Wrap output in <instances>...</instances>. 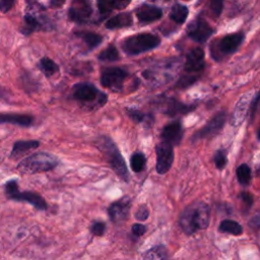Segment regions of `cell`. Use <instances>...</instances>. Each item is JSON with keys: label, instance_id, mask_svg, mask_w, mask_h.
Here are the masks:
<instances>
[{"label": "cell", "instance_id": "1", "mask_svg": "<svg viewBox=\"0 0 260 260\" xmlns=\"http://www.w3.org/2000/svg\"><path fill=\"white\" fill-rule=\"evenodd\" d=\"M210 209L202 201L189 204L184 208L179 216V224L182 231L190 236L199 230H205L209 224Z\"/></svg>", "mask_w": 260, "mask_h": 260}, {"label": "cell", "instance_id": "2", "mask_svg": "<svg viewBox=\"0 0 260 260\" xmlns=\"http://www.w3.org/2000/svg\"><path fill=\"white\" fill-rule=\"evenodd\" d=\"M96 145L104 154L109 166L114 172L125 182L129 181V172L126 162L117 147L116 143L107 135H103L98 138Z\"/></svg>", "mask_w": 260, "mask_h": 260}, {"label": "cell", "instance_id": "3", "mask_svg": "<svg viewBox=\"0 0 260 260\" xmlns=\"http://www.w3.org/2000/svg\"><path fill=\"white\" fill-rule=\"evenodd\" d=\"M59 159L52 153L41 151L35 152L19 161L16 169L20 174L31 175L42 172H48L56 168Z\"/></svg>", "mask_w": 260, "mask_h": 260}, {"label": "cell", "instance_id": "4", "mask_svg": "<svg viewBox=\"0 0 260 260\" xmlns=\"http://www.w3.org/2000/svg\"><path fill=\"white\" fill-rule=\"evenodd\" d=\"M160 44V39L150 32H141L127 37L121 42V48L127 55H138L150 51Z\"/></svg>", "mask_w": 260, "mask_h": 260}, {"label": "cell", "instance_id": "5", "mask_svg": "<svg viewBox=\"0 0 260 260\" xmlns=\"http://www.w3.org/2000/svg\"><path fill=\"white\" fill-rule=\"evenodd\" d=\"M4 190H5L6 197L9 199L27 202L39 210H47V208H48V205H47L45 199L38 193L31 192V191H24V192L19 191L18 184H17L16 180L8 181L5 184Z\"/></svg>", "mask_w": 260, "mask_h": 260}, {"label": "cell", "instance_id": "6", "mask_svg": "<svg viewBox=\"0 0 260 260\" xmlns=\"http://www.w3.org/2000/svg\"><path fill=\"white\" fill-rule=\"evenodd\" d=\"M73 98L84 104H96L103 106L107 103V95L89 82H78L72 88Z\"/></svg>", "mask_w": 260, "mask_h": 260}, {"label": "cell", "instance_id": "7", "mask_svg": "<svg viewBox=\"0 0 260 260\" xmlns=\"http://www.w3.org/2000/svg\"><path fill=\"white\" fill-rule=\"evenodd\" d=\"M243 39L244 35L242 32L226 35L211 45L210 54L216 60L221 59L223 56L234 53L241 45Z\"/></svg>", "mask_w": 260, "mask_h": 260}, {"label": "cell", "instance_id": "8", "mask_svg": "<svg viewBox=\"0 0 260 260\" xmlns=\"http://www.w3.org/2000/svg\"><path fill=\"white\" fill-rule=\"evenodd\" d=\"M128 75L129 73L121 67H106L101 72V84L112 91L121 92Z\"/></svg>", "mask_w": 260, "mask_h": 260}, {"label": "cell", "instance_id": "9", "mask_svg": "<svg viewBox=\"0 0 260 260\" xmlns=\"http://www.w3.org/2000/svg\"><path fill=\"white\" fill-rule=\"evenodd\" d=\"M186 31L191 40L204 43L213 34L214 29L204 18L198 16L188 24Z\"/></svg>", "mask_w": 260, "mask_h": 260}, {"label": "cell", "instance_id": "10", "mask_svg": "<svg viewBox=\"0 0 260 260\" xmlns=\"http://www.w3.org/2000/svg\"><path fill=\"white\" fill-rule=\"evenodd\" d=\"M225 119H226L225 112H223V111L218 112L201 129H199L198 131H196L193 134L191 140L197 141V140L208 138V137H211V136L217 134L223 127Z\"/></svg>", "mask_w": 260, "mask_h": 260}, {"label": "cell", "instance_id": "11", "mask_svg": "<svg viewBox=\"0 0 260 260\" xmlns=\"http://www.w3.org/2000/svg\"><path fill=\"white\" fill-rule=\"evenodd\" d=\"M92 14V6L90 0H71L68 17L76 23H85Z\"/></svg>", "mask_w": 260, "mask_h": 260}, {"label": "cell", "instance_id": "12", "mask_svg": "<svg viewBox=\"0 0 260 260\" xmlns=\"http://www.w3.org/2000/svg\"><path fill=\"white\" fill-rule=\"evenodd\" d=\"M156 172L160 175L166 174L171 169L174 161V146L161 141L155 146Z\"/></svg>", "mask_w": 260, "mask_h": 260}, {"label": "cell", "instance_id": "13", "mask_svg": "<svg viewBox=\"0 0 260 260\" xmlns=\"http://www.w3.org/2000/svg\"><path fill=\"white\" fill-rule=\"evenodd\" d=\"M131 208V199L129 196H124L117 201H114L108 208V214L113 222L124 221L129 214Z\"/></svg>", "mask_w": 260, "mask_h": 260}, {"label": "cell", "instance_id": "14", "mask_svg": "<svg viewBox=\"0 0 260 260\" xmlns=\"http://www.w3.org/2000/svg\"><path fill=\"white\" fill-rule=\"evenodd\" d=\"M161 140L166 143H169L173 146L178 145L183 137V128L182 123L178 120L172 121L167 124L160 133Z\"/></svg>", "mask_w": 260, "mask_h": 260}, {"label": "cell", "instance_id": "15", "mask_svg": "<svg viewBox=\"0 0 260 260\" xmlns=\"http://www.w3.org/2000/svg\"><path fill=\"white\" fill-rule=\"evenodd\" d=\"M135 11L140 23H150L162 16V10L159 7L147 3H142Z\"/></svg>", "mask_w": 260, "mask_h": 260}, {"label": "cell", "instance_id": "16", "mask_svg": "<svg viewBox=\"0 0 260 260\" xmlns=\"http://www.w3.org/2000/svg\"><path fill=\"white\" fill-rule=\"evenodd\" d=\"M184 67L188 72L202 70L204 68V51L199 47L192 49L187 54Z\"/></svg>", "mask_w": 260, "mask_h": 260}, {"label": "cell", "instance_id": "17", "mask_svg": "<svg viewBox=\"0 0 260 260\" xmlns=\"http://www.w3.org/2000/svg\"><path fill=\"white\" fill-rule=\"evenodd\" d=\"M250 102H251V94L250 93L244 94L239 100V102H238V104L235 107V110L233 112L232 118H231V124L233 126H239L243 123V121L246 118Z\"/></svg>", "mask_w": 260, "mask_h": 260}, {"label": "cell", "instance_id": "18", "mask_svg": "<svg viewBox=\"0 0 260 260\" xmlns=\"http://www.w3.org/2000/svg\"><path fill=\"white\" fill-rule=\"evenodd\" d=\"M194 110V106H189L185 105L181 102H178L177 100L170 99L167 101L165 108H164V113L170 117H176V116H181L188 114L189 112Z\"/></svg>", "mask_w": 260, "mask_h": 260}, {"label": "cell", "instance_id": "19", "mask_svg": "<svg viewBox=\"0 0 260 260\" xmlns=\"http://www.w3.org/2000/svg\"><path fill=\"white\" fill-rule=\"evenodd\" d=\"M0 121L1 123H9L13 125H19L22 127H29L34 122V118L26 114L7 113V114H1Z\"/></svg>", "mask_w": 260, "mask_h": 260}, {"label": "cell", "instance_id": "20", "mask_svg": "<svg viewBox=\"0 0 260 260\" xmlns=\"http://www.w3.org/2000/svg\"><path fill=\"white\" fill-rule=\"evenodd\" d=\"M133 24L132 15L130 12H121L113 17H111L106 22V27L108 29H117V28H123L128 27Z\"/></svg>", "mask_w": 260, "mask_h": 260}, {"label": "cell", "instance_id": "21", "mask_svg": "<svg viewBox=\"0 0 260 260\" xmlns=\"http://www.w3.org/2000/svg\"><path fill=\"white\" fill-rule=\"evenodd\" d=\"M130 2L131 0H96V5L102 14H109L113 10L124 9Z\"/></svg>", "mask_w": 260, "mask_h": 260}, {"label": "cell", "instance_id": "22", "mask_svg": "<svg viewBox=\"0 0 260 260\" xmlns=\"http://www.w3.org/2000/svg\"><path fill=\"white\" fill-rule=\"evenodd\" d=\"M40 142L38 140H18L15 141L10 152V158H17L18 156L22 155L24 152L39 147Z\"/></svg>", "mask_w": 260, "mask_h": 260}, {"label": "cell", "instance_id": "23", "mask_svg": "<svg viewBox=\"0 0 260 260\" xmlns=\"http://www.w3.org/2000/svg\"><path fill=\"white\" fill-rule=\"evenodd\" d=\"M75 36L80 38L89 50L96 48L103 42V37L92 31H77Z\"/></svg>", "mask_w": 260, "mask_h": 260}, {"label": "cell", "instance_id": "24", "mask_svg": "<svg viewBox=\"0 0 260 260\" xmlns=\"http://www.w3.org/2000/svg\"><path fill=\"white\" fill-rule=\"evenodd\" d=\"M189 14V10L187 8V6L182 5V4H175L170 12V18L175 21L176 23L182 24L185 22V20L187 19V16Z\"/></svg>", "mask_w": 260, "mask_h": 260}, {"label": "cell", "instance_id": "25", "mask_svg": "<svg viewBox=\"0 0 260 260\" xmlns=\"http://www.w3.org/2000/svg\"><path fill=\"white\" fill-rule=\"evenodd\" d=\"M39 27H40V23L38 19L34 15L27 13L23 17L22 25L20 27V32L24 36H29L34 31H36Z\"/></svg>", "mask_w": 260, "mask_h": 260}, {"label": "cell", "instance_id": "26", "mask_svg": "<svg viewBox=\"0 0 260 260\" xmlns=\"http://www.w3.org/2000/svg\"><path fill=\"white\" fill-rule=\"evenodd\" d=\"M143 260H168V251L165 246L157 245L146 252Z\"/></svg>", "mask_w": 260, "mask_h": 260}, {"label": "cell", "instance_id": "27", "mask_svg": "<svg viewBox=\"0 0 260 260\" xmlns=\"http://www.w3.org/2000/svg\"><path fill=\"white\" fill-rule=\"evenodd\" d=\"M218 230L222 233H228L234 236H239L243 233V229L241 226L240 223H238L235 220H231V219H224L220 222Z\"/></svg>", "mask_w": 260, "mask_h": 260}, {"label": "cell", "instance_id": "28", "mask_svg": "<svg viewBox=\"0 0 260 260\" xmlns=\"http://www.w3.org/2000/svg\"><path fill=\"white\" fill-rule=\"evenodd\" d=\"M39 67L47 77H51L59 70V66L48 57H44L39 61Z\"/></svg>", "mask_w": 260, "mask_h": 260}, {"label": "cell", "instance_id": "29", "mask_svg": "<svg viewBox=\"0 0 260 260\" xmlns=\"http://www.w3.org/2000/svg\"><path fill=\"white\" fill-rule=\"evenodd\" d=\"M119 52L117 48L114 46V44H110L106 49H104L99 55L98 59L100 61H108V62H114L119 60Z\"/></svg>", "mask_w": 260, "mask_h": 260}, {"label": "cell", "instance_id": "30", "mask_svg": "<svg viewBox=\"0 0 260 260\" xmlns=\"http://www.w3.org/2000/svg\"><path fill=\"white\" fill-rule=\"evenodd\" d=\"M146 164V157L142 152H135L131 155L130 166L133 172L139 173L141 172Z\"/></svg>", "mask_w": 260, "mask_h": 260}, {"label": "cell", "instance_id": "31", "mask_svg": "<svg viewBox=\"0 0 260 260\" xmlns=\"http://www.w3.org/2000/svg\"><path fill=\"white\" fill-rule=\"evenodd\" d=\"M237 178L241 185L247 186L250 184L251 181V170L248 165L243 164L238 167L237 169Z\"/></svg>", "mask_w": 260, "mask_h": 260}, {"label": "cell", "instance_id": "32", "mask_svg": "<svg viewBox=\"0 0 260 260\" xmlns=\"http://www.w3.org/2000/svg\"><path fill=\"white\" fill-rule=\"evenodd\" d=\"M206 7L213 17H218L222 11L223 0H205Z\"/></svg>", "mask_w": 260, "mask_h": 260}, {"label": "cell", "instance_id": "33", "mask_svg": "<svg viewBox=\"0 0 260 260\" xmlns=\"http://www.w3.org/2000/svg\"><path fill=\"white\" fill-rule=\"evenodd\" d=\"M127 114L129 118L134 121L135 123H142L144 121H147V115L141 113L140 111L136 109H127Z\"/></svg>", "mask_w": 260, "mask_h": 260}, {"label": "cell", "instance_id": "34", "mask_svg": "<svg viewBox=\"0 0 260 260\" xmlns=\"http://www.w3.org/2000/svg\"><path fill=\"white\" fill-rule=\"evenodd\" d=\"M213 161L218 170H222L226 165V155L223 150H217L213 155Z\"/></svg>", "mask_w": 260, "mask_h": 260}, {"label": "cell", "instance_id": "35", "mask_svg": "<svg viewBox=\"0 0 260 260\" xmlns=\"http://www.w3.org/2000/svg\"><path fill=\"white\" fill-rule=\"evenodd\" d=\"M106 231V224L103 221H95L90 226V232L94 236H103Z\"/></svg>", "mask_w": 260, "mask_h": 260}, {"label": "cell", "instance_id": "36", "mask_svg": "<svg viewBox=\"0 0 260 260\" xmlns=\"http://www.w3.org/2000/svg\"><path fill=\"white\" fill-rule=\"evenodd\" d=\"M149 215V211L146 205H140L137 209V211L135 212V218L138 220H145Z\"/></svg>", "mask_w": 260, "mask_h": 260}, {"label": "cell", "instance_id": "37", "mask_svg": "<svg viewBox=\"0 0 260 260\" xmlns=\"http://www.w3.org/2000/svg\"><path fill=\"white\" fill-rule=\"evenodd\" d=\"M146 232V226L144 224H141V223H134L132 225V229H131V234L132 236L136 237V238H139L141 236L144 235V233Z\"/></svg>", "mask_w": 260, "mask_h": 260}, {"label": "cell", "instance_id": "38", "mask_svg": "<svg viewBox=\"0 0 260 260\" xmlns=\"http://www.w3.org/2000/svg\"><path fill=\"white\" fill-rule=\"evenodd\" d=\"M195 81V76H183L181 79L178 81L177 86L179 87H186L192 84Z\"/></svg>", "mask_w": 260, "mask_h": 260}, {"label": "cell", "instance_id": "39", "mask_svg": "<svg viewBox=\"0 0 260 260\" xmlns=\"http://www.w3.org/2000/svg\"><path fill=\"white\" fill-rule=\"evenodd\" d=\"M15 0H1L0 2V8L3 13L8 12L14 5Z\"/></svg>", "mask_w": 260, "mask_h": 260}, {"label": "cell", "instance_id": "40", "mask_svg": "<svg viewBox=\"0 0 260 260\" xmlns=\"http://www.w3.org/2000/svg\"><path fill=\"white\" fill-rule=\"evenodd\" d=\"M260 107V90H259V92L257 93V95H256V98L252 101V103H251V119L253 118V116L255 115V113L257 112V110H258V108Z\"/></svg>", "mask_w": 260, "mask_h": 260}, {"label": "cell", "instance_id": "41", "mask_svg": "<svg viewBox=\"0 0 260 260\" xmlns=\"http://www.w3.org/2000/svg\"><path fill=\"white\" fill-rule=\"evenodd\" d=\"M240 197H241V199L243 200V202H244L246 205H248V206H250V205L252 204V202H253V198H252V195H251L250 193L242 192L241 195H240Z\"/></svg>", "mask_w": 260, "mask_h": 260}, {"label": "cell", "instance_id": "42", "mask_svg": "<svg viewBox=\"0 0 260 260\" xmlns=\"http://www.w3.org/2000/svg\"><path fill=\"white\" fill-rule=\"evenodd\" d=\"M65 0H50V6L52 8H59L64 4Z\"/></svg>", "mask_w": 260, "mask_h": 260}]
</instances>
